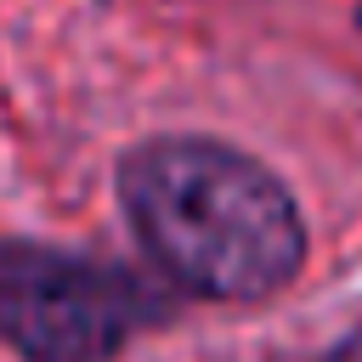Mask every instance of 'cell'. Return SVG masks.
Returning a JSON list of instances; mask_svg holds the SVG:
<instances>
[{"label": "cell", "instance_id": "3", "mask_svg": "<svg viewBox=\"0 0 362 362\" xmlns=\"http://www.w3.org/2000/svg\"><path fill=\"white\" fill-rule=\"evenodd\" d=\"M356 34H362V6H356Z\"/></svg>", "mask_w": 362, "mask_h": 362}, {"label": "cell", "instance_id": "1", "mask_svg": "<svg viewBox=\"0 0 362 362\" xmlns=\"http://www.w3.org/2000/svg\"><path fill=\"white\" fill-rule=\"evenodd\" d=\"M119 209L147 260L198 300L255 305L305 266V215L288 181L215 136H147L119 170Z\"/></svg>", "mask_w": 362, "mask_h": 362}, {"label": "cell", "instance_id": "2", "mask_svg": "<svg viewBox=\"0 0 362 362\" xmlns=\"http://www.w3.org/2000/svg\"><path fill=\"white\" fill-rule=\"evenodd\" d=\"M170 317L147 277L57 249L0 260V345L23 362H113Z\"/></svg>", "mask_w": 362, "mask_h": 362}]
</instances>
